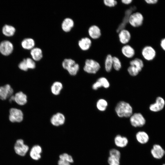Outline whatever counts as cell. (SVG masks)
<instances>
[{
    "instance_id": "cell-29",
    "label": "cell",
    "mask_w": 165,
    "mask_h": 165,
    "mask_svg": "<svg viewBox=\"0 0 165 165\" xmlns=\"http://www.w3.org/2000/svg\"><path fill=\"white\" fill-rule=\"evenodd\" d=\"M108 105V103L107 101L103 99H99L96 103V107L97 109L99 111L101 112L105 111L106 110Z\"/></svg>"
},
{
    "instance_id": "cell-34",
    "label": "cell",
    "mask_w": 165,
    "mask_h": 165,
    "mask_svg": "<svg viewBox=\"0 0 165 165\" xmlns=\"http://www.w3.org/2000/svg\"><path fill=\"white\" fill-rule=\"evenodd\" d=\"M127 70L130 75L134 76L137 75L140 72L136 67L131 65H130L128 68Z\"/></svg>"
},
{
    "instance_id": "cell-24",
    "label": "cell",
    "mask_w": 165,
    "mask_h": 165,
    "mask_svg": "<svg viewBox=\"0 0 165 165\" xmlns=\"http://www.w3.org/2000/svg\"><path fill=\"white\" fill-rule=\"evenodd\" d=\"M113 56L110 53H108L105 56L104 65L105 71L107 72H110L112 70V67Z\"/></svg>"
},
{
    "instance_id": "cell-31",
    "label": "cell",
    "mask_w": 165,
    "mask_h": 165,
    "mask_svg": "<svg viewBox=\"0 0 165 165\" xmlns=\"http://www.w3.org/2000/svg\"><path fill=\"white\" fill-rule=\"evenodd\" d=\"M101 87H103L105 88H108L110 86V83L108 79L104 77L99 78L97 80Z\"/></svg>"
},
{
    "instance_id": "cell-17",
    "label": "cell",
    "mask_w": 165,
    "mask_h": 165,
    "mask_svg": "<svg viewBox=\"0 0 165 165\" xmlns=\"http://www.w3.org/2000/svg\"><path fill=\"white\" fill-rule=\"evenodd\" d=\"M42 152L41 147L39 145H35L33 146L31 149L30 152V156L32 159L38 160L41 158Z\"/></svg>"
},
{
    "instance_id": "cell-15",
    "label": "cell",
    "mask_w": 165,
    "mask_h": 165,
    "mask_svg": "<svg viewBox=\"0 0 165 165\" xmlns=\"http://www.w3.org/2000/svg\"><path fill=\"white\" fill-rule=\"evenodd\" d=\"M165 104V102L164 99L161 97H158L156 99L155 103L150 105L149 109L152 112H159L163 108Z\"/></svg>"
},
{
    "instance_id": "cell-39",
    "label": "cell",
    "mask_w": 165,
    "mask_h": 165,
    "mask_svg": "<svg viewBox=\"0 0 165 165\" xmlns=\"http://www.w3.org/2000/svg\"><path fill=\"white\" fill-rule=\"evenodd\" d=\"M58 165H71V163L65 160L59 159L58 161Z\"/></svg>"
},
{
    "instance_id": "cell-2",
    "label": "cell",
    "mask_w": 165,
    "mask_h": 165,
    "mask_svg": "<svg viewBox=\"0 0 165 165\" xmlns=\"http://www.w3.org/2000/svg\"><path fill=\"white\" fill-rule=\"evenodd\" d=\"M144 20V16L141 13L138 11L134 12L130 16L128 23L132 28H137L142 25Z\"/></svg>"
},
{
    "instance_id": "cell-4",
    "label": "cell",
    "mask_w": 165,
    "mask_h": 165,
    "mask_svg": "<svg viewBox=\"0 0 165 165\" xmlns=\"http://www.w3.org/2000/svg\"><path fill=\"white\" fill-rule=\"evenodd\" d=\"M62 66L69 74L72 75H76L79 69V66L75 61L71 59H65L62 63Z\"/></svg>"
},
{
    "instance_id": "cell-44",
    "label": "cell",
    "mask_w": 165,
    "mask_h": 165,
    "mask_svg": "<svg viewBox=\"0 0 165 165\" xmlns=\"http://www.w3.org/2000/svg\"><path fill=\"white\" fill-rule=\"evenodd\" d=\"M163 165H165V164H163Z\"/></svg>"
},
{
    "instance_id": "cell-41",
    "label": "cell",
    "mask_w": 165,
    "mask_h": 165,
    "mask_svg": "<svg viewBox=\"0 0 165 165\" xmlns=\"http://www.w3.org/2000/svg\"><path fill=\"white\" fill-rule=\"evenodd\" d=\"M145 1L147 4H153L156 3L158 1L157 0H145Z\"/></svg>"
},
{
    "instance_id": "cell-35",
    "label": "cell",
    "mask_w": 165,
    "mask_h": 165,
    "mask_svg": "<svg viewBox=\"0 0 165 165\" xmlns=\"http://www.w3.org/2000/svg\"><path fill=\"white\" fill-rule=\"evenodd\" d=\"M59 159L67 161L71 163H73L74 162L72 157L66 153H64L60 155L59 156Z\"/></svg>"
},
{
    "instance_id": "cell-21",
    "label": "cell",
    "mask_w": 165,
    "mask_h": 165,
    "mask_svg": "<svg viewBox=\"0 0 165 165\" xmlns=\"http://www.w3.org/2000/svg\"><path fill=\"white\" fill-rule=\"evenodd\" d=\"M135 137L137 141L142 144L146 143L149 140L148 134L144 131H141L138 132L136 134Z\"/></svg>"
},
{
    "instance_id": "cell-5",
    "label": "cell",
    "mask_w": 165,
    "mask_h": 165,
    "mask_svg": "<svg viewBox=\"0 0 165 165\" xmlns=\"http://www.w3.org/2000/svg\"><path fill=\"white\" fill-rule=\"evenodd\" d=\"M130 121L131 125L135 127H142L146 123L145 118L140 113L133 114L130 117Z\"/></svg>"
},
{
    "instance_id": "cell-13",
    "label": "cell",
    "mask_w": 165,
    "mask_h": 165,
    "mask_svg": "<svg viewBox=\"0 0 165 165\" xmlns=\"http://www.w3.org/2000/svg\"><path fill=\"white\" fill-rule=\"evenodd\" d=\"M13 90L9 84L0 87V99L4 100L13 95Z\"/></svg>"
},
{
    "instance_id": "cell-26",
    "label": "cell",
    "mask_w": 165,
    "mask_h": 165,
    "mask_svg": "<svg viewBox=\"0 0 165 165\" xmlns=\"http://www.w3.org/2000/svg\"><path fill=\"white\" fill-rule=\"evenodd\" d=\"M22 47L24 49L31 50L35 45L34 40L32 38H27L24 39L21 42Z\"/></svg>"
},
{
    "instance_id": "cell-8",
    "label": "cell",
    "mask_w": 165,
    "mask_h": 165,
    "mask_svg": "<svg viewBox=\"0 0 165 165\" xmlns=\"http://www.w3.org/2000/svg\"><path fill=\"white\" fill-rule=\"evenodd\" d=\"M9 119L12 122H20L23 119V114L20 109L12 108L9 110Z\"/></svg>"
},
{
    "instance_id": "cell-37",
    "label": "cell",
    "mask_w": 165,
    "mask_h": 165,
    "mask_svg": "<svg viewBox=\"0 0 165 165\" xmlns=\"http://www.w3.org/2000/svg\"><path fill=\"white\" fill-rule=\"evenodd\" d=\"M109 156H114L120 158L121 153L118 150L112 148L110 150L109 152Z\"/></svg>"
},
{
    "instance_id": "cell-18",
    "label": "cell",
    "mask_w": 165,
    "mask_h": 165,
    "mask_svg": "<svg viewBox=\"0 0 165 165\" xmlns=\"http://www.w3.org/2000/svg\"><path fill=\"white\" fill-rule=\"evenodd\" d=\"M92 45L91 40L87 37L82 38L78 42L79 47L83 51H87L89 50L91 46Z\"/></svg>"
},
{
    "instance_id": "cell-20",
    "label": "cell",
    "mask_w": 165,
    "mask_h": 165,
    "mask_svg": "<svg viewBox=\"0 0 165 165\" xmlns=\"http://www.w3.org/2000/svg\"><path fill=\"white\" fill-rule=\"evenodd\" d=\"M14 96V101L18 105H23L27 101V96L23 92L20 91L16 93Z\"/></svg>"
},
{
    "instance_id": "cell-32",
    "label": "cell",
    "mask_w": 165,
    "mask_h": 165,
    "mask_svg": "<svg viewBox=\"0 0 165 165\" xmlns=\"http://www.w3.org/2000/svg\"><path fill=\"white\" fill-rule=\"evenodd\" d=\"M120 159L116 157L109 156L108 162L109 165H120Z\"/></svg>"
},
{
    "instance_id": "cell-30",
    "label": "cell",
    "mask_w": 165,
    "mask_h": 165,
    "mask_svg": "<svg viewBox=\"0 0 165 165\" xmlns=\"http://www.w3.org/2000/svg\"><path fill=\"white\" fill-rule=\"evenodd\" d=\"M112 67L116 71H119L122 68L121 62L119 58L116 56H113Z\"/></svg>"
},
{
    "instance_id": "cell-6",
    "label": "cell",
    "mask_w": 165,
    "mask_h": 165,
    "mask_svg": "<svg viewBox=\"0 0 165 165\" xmlns=\"http://www.w3.org/2000/svg\"><path fill=\"white\" fill-rule=\"evenodd\" d=\"M118 38L120 43L123 45L129 44L131 39V34L130 31L125 28L120 30L118 33Z\"/></svg>"
},
{
    "instance_id": "cell-42",
    "label": "cell",
    "mask_w": 165,
    "mask_h": 165,
    "mask_svg": "<svg viewBox=\"0 0 165 165\" xmlns=\"http://www.w3.org/2000/svg\"><path fill=\"white\" fill-rule=\"evenodd\" d=\"M160 45L162 48L165 51V38L163 39L161 41Z\"/></svg>"
},
{
    "instance_id": "cell-27",
    "label": "cell",
    "mask_w": 165,
    "mask_h": 165,
    "mask_svg": "<svg viewBox=\"0 0 165 165\" xmlns=\"http://www.w3.org/2000/svg\"><path fill=\"white\" fill-rule=\"evenodd\" d=\"M3 33L6 36H10L13 35L15 31V28L11 25L6 24L2 29Z\"/></svg>"
},
{
    "instance_id": "cell-38",
    "label": "cell",
    "mask_w": 165,
    "mask_h": 165,
    "mask_svg": "<svg viewBox=\"0 0 165 165\" xmlns=\"http://www.w3.org/2000/svg\"><path fill=\"white\" fill-rule=\"evenodd\" d=\"M19 68L21 70L24 71H27L28 68L26 59H24L19 64Z\"/></svg>"
},
{
    "instance_id": "cell-28",
    "label": "cell",
    "mask_w": 165,
    "mask_h": 165,
    "mask_svg": "<svg viewBox=\"0 0 165 165\" xmlns=\"http://www.w3.org/2000/svg\"><path fill=\"white\" fill-rule=\"evenodd\" d=\"M62 88L63 85L61 82H56L51 86V91L53 94L58 95L60 93Z\"/></svg>"
},
{
    "instance_id": "cell-10",
    "label": "cell",
    "mask_w": 165,
    "mask_h": 165,
    "mask_svg": "<svg viewBox=\"0 0 165 165\" xmlns=\"http://www.w3.org/2000/svg\"><path fill=\"white\" fill-rule=\"evenodd\" d=\"M141 54L142 57L145 60L151 61L153 60L155 57L156 52L152 47L147 46L142 48Z\"/></svg>"
},
{
    "instance_id": "cell-7",
    "label": "cell",
    "mask_w": 165,
    "mask_h": 165,
    "mask_svg": "<svg viewBox=\"0 0 165 165\" xmlns=\"http://www.w3.org/2000/svg\"><path fill=\"white\" fill-rule=\"evenodd\" d=\"M14 149L17 154L21 156H24L28 151L29 148L27 145L24 144L22 139H19L16 141Z\"/></svg>"
},
{
    "instance_id": "cell-43",
    "label": "cell",
    "mask_w": 165,
    "mask_h": 165,
    "mask_svg": "<svg viewBox=\"0 0 165 165\" xmlns=\"http://www.w3.org/2000/svg\"><path fill=\"white\" fill-rule=\"evenodd\" d=\"M9 101L10 102H12L13 101H14V96L12 95L9 97Z\"/></svg>"
},
{
    "instance_id": "cell-36",
    "label": "cell",
    "mask_w": 165,
    "mask_h": 165,
    "mask_svg": "<svg viewBox=\"0 0 165 165\" xmlns=\"http://www.w3.org/2000/svg\"><path fill=\"white\" fill-rule=\"evenodd\" d=\"M26 59L28 69H33L35 68V63L33 59L30 58H27Z\"/></svg>"
},
{
    "instance_id": "cell-11",
    "label": "cell",
    "mask_w": 165,
    "mask_h": 165,
    "mask_svg": "<svg viewBox=\"0 0 165 165\" xmlns=\"http://www.w3.org/2000/svg\"><path fill=\"white\" fill-rule=\"evenodd\" d=\"M88 33L90 37L95 40L100 38L102 35L100 27L96 24L92 25L89 27L88 29Z\"/></svg>"
},
{
    "instance_id": "cell-22",
    "label": "cell",
    "mask_w": 165,
    "mask_h": 165,
    "mask_svg": "<svg viewBox=\"0 0 165 165\" xmlns=\"http://www.w3.org/2000/svg\"><path fill=\"white\" fill-rule=\"evenodd\" d=\"M74 24V22L72 19L70 18H66L62 21L61 28L64 31L68 32L73 27Z\"/></svg>"
},
{
    "instance_id": "cell-33",
    "label": "cell",
    "mask_w": 165,
    "mask_h": 165,
    "mask_svg": "<svg viewBox=\"0 0 165 165\" xmlns=\"http://www.w3.org/2000/svg\"><path fill=\"white\" fill-rule=\"evenodd\" d=\"M103 3L105 6L109 8L115 7L118 4V1L115 0H103Z\"/></svg>"
},
{
    "instance_id": "cell-12",
    "label": "cell",
    "mask_w": 165,
    "mask_h": 165,
    "mask_svg": "<svg viewBox=\"0 0 165 165\" xmlns=\"http://www.w3.org/2000/svg\"><path fill=\"white\" fill-rule=\"evenodd\" d=\"M13 50V45L9 41L4 40L0 43V52L5 56L11 54Z\"/></svg>"
},
{
    "instance_id": "cell-3",
    "label": "cell",
    "mask_w": 165,
    "mask_h": 165,
    "mask_svg": "<svg viewBox=\"0 0 165 165\" xmlns=\"http://www.w3.org/2000/svg\"><path fill=\"white\" fill-rule=\"evenodd\" d=\"M101 65L97 61L93 59H86L83 67L84 70L90 74H95L101 68Z\"/></svg>"
},
{
    "instance_id": "cell-16",
    "label": "cell",
    "mask_w": 165,
    "mask_h": 165,
    "mask_svg": "<svg viewBox=\"0 0 165 165\" xmlns=\"http://www.w3.org/2000/svg\"><path fill=\"white\" fill-rule=\"evenodd\" d=\"M65 121V118L64 116L60 113H57L53 115L50 119L51 124L55 126L62 125Z\"/></svg>"
},
{
    "instance_id": "cell-14",
    "label": "cell",
    "mask_w": 165,
    "mask_h": 165,
    "mask_svg": "<svg viewBox=\"0 0 165 165\" xmlns=\"http://www.w3.org/2000/svg\"><path fill=\"white\" fill-rule=\"evenodd\" d=\"M151 153L154 158L159 159L163 157L165 153V151L160 145L155 144L151 149Z\"/></svg>"
},
{
    "instance_id": "cell-23",
    "label": "cell",
    "mask_w": 165,
    "mask_h": 165,
    "mask_svg": "<svg viewBox=\"0 0 165 165\" xmlns=\"http://www.w3.org/2000/svg\"><path fill=\"white\" fill-rule=\"evenodd\" d=\"M30 53L33 60L36 61H40L43 57L42 51L39 48H33L31 50Z\"/></svg>"
},
{
    "instance_id": "cell-9",
    "label": "cell",
    "mask_w": 165,
    "mask_h": 165,
    "mask_svg": "<svg viewBox=\"0 0 165 165\" xmlns=\"http://www.w3.org/2000/svg\"><path fill=\"white\" fill-rule=\"evenodd\" d=\"M120 52L123 56L128 59L133 58L136 54L135 49L129 44L123 45Z\"/></svg>"
},
{
    "instance_id": "cell-19",
    "label": "cell",
    "mask_w": 165,
    "mask_h": 165,
    "mask_svg": "<svg viewBox=\"0 0 165 165\" xmlns=\"http://www.w3.org/2000/svg\"><path fill=\"white\" fill-rule=\"evenodd\" d=\"M115 145L118 147L123 148L127 145L128 140L127 138L120 135H117L114 139Z\"/></svg>"
},
{
    "instance_id": "cell-1",
    "label": "cell",
    "mask_w": 165,
    "mask_h": 165,
    "mask_svg": "<svg viewBox=\"0 0 165 165\" xmlns=\"http://www.w3.org/2000/svg\"><path fill=\"white\" fill-rule=\"evenodd\" d=\"M115 111L119 117H130L133 114V108L130 105L125 101H121L116 105Z\"/></svg>"
},
{
    "instance_id": "cell-40",
    "label": "cell",
    "mask_w": 165,
    "mask_h": 165,
    "mask_svg": "<svg viewBox=\"0 0 165 165\" xmlns=\"http://www.w3.org/2000/svg\"><path fill=\"white\" fill-rule=\"evenodd\" d=\"M133 1L132 0H121V2L124 5H130L131 4Z\"/></svg>"
},
{
    "instance_id": "cell-25",
    "label": "cell",
    "mask_w": 165,
    "mask_h": 165,
    "mask_svg": "<svg viewBox=\"0 0 165 165\" xmlns=\"http://www.w3.org/2000/svg\"><path fill=\"white\" fill-rule=\"evenodd\" d=\"M130 65L136 67L141 72L143 68L144 64L143 61L138 57H135L132 59L129 62Z\"/></svg>"
}]
</instances>
